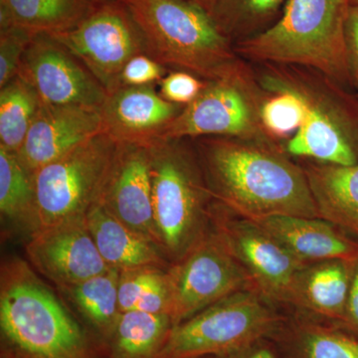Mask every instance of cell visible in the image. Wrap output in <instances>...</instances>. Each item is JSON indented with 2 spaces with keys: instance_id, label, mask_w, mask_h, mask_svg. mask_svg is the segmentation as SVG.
Instances as JSON below:
<instances>
[{
  "instance_id": "8fae6325",
  "label": "cell",
  "mask_w": 358,
  "mask_h": 358,
  "mask_svg": "<svg viewBox=\"0 0 358 358\" xmlns=\"http://www.w3.org/2000/svg\"><path fill=\"white\" fill-rule=\"evenodd\" d=\"M17 75L34 89L42 105L101 109L108 95L88 68L49 34L35 35Z\"/></svg>"
},
{
  "instance_id": "2e32d148",
  "label": "cell",
  "mask_w": 358,
  "mask_h": 358,
  "mask_svg": "<svg viewBox=\"0 0 358 358\" xmlns=\"http://www.w3.org/2000/svg\"><path fill=\"white\" fill-rule=\"evenodd\" d=\"M102 131L98 108L42 105L17 155L34 173Z\"/></svg>"
},
{
  "instance_id": "d6986e66",
  "label": "cell",
  "mask_w": 358,
  "mask_h": 358,
  "mask_svg": "<svg viewBox=\"0 0 358 358\" xmlns=\"http://www.w3.org/2000/svg\"><path fill=\"white\" fill-rule=\"evenodd\" d=\"M86 222L96 248L110 268L120 271L171 268V264L157 244L129 229L100 204L90 209Z\"/></svg>"
},
{
  "instance_id": "6da1fadb",
  "label": "cell",
  "mask_w": 358,
  "mask_h": 358,
  "mask_svg": "<svg viewBox=\"0 0 358 358\" xmlns=\"http://www.w3.org/2000/svg\"><path fill=\"white\" fill-rule=\"evenodd\" d=\"M196 152L214 200L240 217L322 218L305 171L240 138H200Z\"/></svg>"
},
{
  "instance_id": "3957f363",
  "label": "cell",
  "mask_w": 358,
  "mask_h": 358,
  "mask_svg": "<svg viewBox=\"0 0 358 358\" xmlns=\"http://www.w3.org/2000/svg\"><path fill=\"white\" fill-rule=\"evenodd\" d=\"M186 140L159 138L148 145L157 245L171 265L212 228V196L196 150Z\"/></svg>"
},
{
  "instance_id": "4316f807",
  "label": "cell",
  "mask_w": 358,
  "mask_h": 358,
  "mask_svg": "<svg viewBox=\"0 0 358 358\" xmlns=\"http://www.w3.org/2000/svg\"><path fill=\"white\" fill-rule=\"evenodd\" d=\"M167 270L143 267L121 271L119 280L121 313L138 310L169 315L171 286Z\"/></svg>"
},
{
  "instance_id": "ab89813d",
  "label": "cell",
  "mask_w": 358,
  "mask_h": 358,
  "mask_svg": "<svg viewBox=\"0 0 358 358\" xmlns=\"http://www.w3.org/2000/svg\"><path fill=\"white\" fill-rule=\"evenodd\" d=\"M352 1L357 2L358 3V0H352Z\"/></svg>"
},
{
  "instance_id": "ffe728a7",
  "label": "cell",
  "mask_w": 358,
  "mask_h": 358,
  "mask_svg": "<svg viewBox=\"0 0 358 358\" xmlns=\"http://www.w3.org/2000/svg\"><path fill=\"white\" fill-rule=\"evenodd\" d=\"M287 152L294 157H308L322 164L353 166L358 164L352 133L343 121L315 105L308 98L303 126L289 138Z\"/></svg>"
},
{
  "instance_id": "f35d334b",
  "label": "cell",
  "mask_w": 358,
  "mask_h": 358,
  "mask_svg": "<svg viewBox=\"0 0 358 358\" xmlns=\"http://www.w3.org/2000/svg\"><path fill=\"white\" fill-rule=\"evenodd\" d=\"M1 358H6V357H4L3 355H1Z\"/></svg>"
},
{
  "instance_id": "277c9868",
  "label": "cell",
  "mask_w": 358,
  "mask_h": 358,
  "mask_svg": "<svg viewBox=\"0 0 358 358\" xmlns=\"http://www.w3.org/2000/svg\"><path fill=\"white\" fill-rule=\"evenodd\" d=\"M140 27L147 53L171 69L205 81L237 70L232 42L210 13L188 0H122Z\"/></svg>"
},
{
  "instance_id": "f546056e",
  "label": "cell",
  "mask_w": 358,
  "mask_h": 358,
  "mask_svg": "<svg viewBox=\"0 0 358 358\" xmlns=\"http://www.w3.org/2000/svg\"><path fill=\"white\" fill-rule=\"evenodd\" d=\"M294 336L298 358H358V339L333 327L303 322Z\"/></svg>"
},
{
  "instance_id": "8992f818",
  "label": "cell",
  "mask_w": 358,
  "mask_h": 358,
  "mask_svg": "<svg viewBox=\"0 0 358 358\" xmlns=\"http://www.w3.org/2000/svg\"><path fill=\"white\" fill-rule=\"evenodd\" d=\"M257 289L238 292L171 327L157 358H201L243 350L275 334L282 317Z\"/></svg>"
},
{
  "instance_id": "d6a6232c",
  "label": "cell",
  "mask_w": 358,
  "mask_h": 358,
  "mask_svg": "<svg viewBox=\"0 0 358 358\" xmlns=\"http://www.w3.org/2000/svg\"><path fill=\"white\" fill-rule=\"evenodd\" d=\"M169 71V68L148 54H138L122 68L120 87L157 86Z\"/></svg>"
},
{
  "instance_id": "f1b7e54d",
  "label": "cell",
  "mask_w": 358,
  "mask_h": 358,
  "mask_svg": "<svg viewBox=\"0 0 358 358\" xmlns=\"http://www.w3.org/2000/svg\"><path fill=\"white\" fill-rule=\"evenodd\" d=\"M270 81V88L277 95L261 107V124L277 138H287L303 126L307 115L308 96L282 82L275 79Z\"/></svg>"
},
{
  "instance_id": "ac0fdd59",
  "label": "cell",
  "mask_w": 358,
  "mask_h": 358,
  "mask_svg": "<svg viewBox=\"0 0 358 358\" xmlns=\"http://www.w3.org/2000/svg\"><path fill=\"white\" fill-rule=\"evenodd\" d=\"M357 262L327 260L307 264L296 278L292 305L343 326Z\"/></svg>"
},
{
  "instance_id": "603a6c76",
  "label": "cell",
  "mask_w": 358,
  "mask_h": 358,
  "mask_svg": "<svg viewBox=\"0 0 358 358\" xmlns=\"http://www.w3.org/2000/svg\"><path fill=\"white\" fill-rule=\"evenodd\" d=\"M173 327L166 313H121L107 341L110 358H157Z\"/></svg>"
},
{
  "instance_id": "cb8c5ba5",
  "label": "cell",
  "mask_w": 358,
  "mask_h": 358,
  "mask_svg": "<svg viewBox=\"0 0 358 358\" xmlns=\"http://www.w3.org/2000/svg\"><path fill=\"white\" fill-rule=\"evenodd\" d=\"M120 273L121 271L110 268L103 274L60 289L106 343L121 315Z\"/></svg>"
},
{
  "instance_id": "52a82bcc",
  "label": "cell",
  "mask_w": 358,
  "mask_h": 358,
  "mask_svg": "<svg viewBox=\"0 0 358 358\" xmlns=\"http://www.w3.org/2000/svg\"><path fill=\"white\" fill-rule=\"evenodd\" d=\"M115 148L117 143L102 131L32 173L35 231L86 217L98 202Z\"/></svg>"
},
{
  "instance_id": "30bf717a",
  "label": "cell",
  "mask_w": 358,
  "mask_h": 358,
  "mask_svg": "<svg viewBox=\"0 0 358 358\" xmlns=\"http://www.w3.org/2000/svg\"><path fill=\"white\" fill-rule=\"evenodd\" d=\"M234 214V213H233ZM212 228L270 301L291 303L296 278L308 263L294 256L255 221L213 206Z\"/></svg>"
},
{
  "instance_id": "836d02e7",
  "label": "cell",
  "mask_w": 358,
  "mask_h": 358,
  "mask_svg": "<svg viewBox=\"0 0 358 358\" xmlns=\"http://www.w3.org/2000/svg\"><path fill=\"white\" fill-rule=\"evenodd\" d=\"M346 50L350 73L358 83V3L352 1L345 25Z\"/></svg>"
},
{
  "instance_id": "74e56055",
  "label": "cell",
  "mask_w": 358,
  "mask_h": 358,
  "mask_svg": "<svg viewBox=\"0 0 358 358\" xmlns=\"http://www.w3.org/2000/svg\"><path fill=\"white\" fill-rule=\"evenodd\" d=\"M1 355H3L4 357H6V358H26L22 357V355H18V353L13 352V350H11L10 348H6H6H4V350H2Z\"/></svg>"
},
{
  "instance_id": "44dd1931",
  "label": "cell",
  "mask_w": 358,
  "mask_h": 358,
  "mask_svg": "<svg viewBox=\"0 0 358 358\" xmlns=\"http://www.w3.org/2000/svg\"><path fill=\"white\" fill-rule=\"evenodd\" d=\"M320 217L358 238V164L303 169Z\"/></svg>"
},
{
  "instance_id": "4fadbf2b",
  "label": "cell",
  "mask_w": 358,
  "mask_h": 358,
  "mask_svg": "<svg viewBox=\"0 0 358 358\" xmlns=\"http://www.w3.org/2000/svg\"><path fill=\"white\" fill-rule=\"evenodd\" d=\"M32 267L59 289L110 270L90 233L86 217L35 231L26 245Z\"/></svg>"
},
{
  "instance_id": "7402d4cb",
  "label": "cell",
  "mask_w": 358,
  "mask_h": 358,
  "mask_svg": "<svg viewBox=\"0 0 358 358\" xmlns=\"http://www.w3.org/2000/svg\"><path fill=\"white\" fill-rule=\"evenodd\" d=\"M102 2L103 0H0V29L18 26L35 34L49 35L69 31Z\"/></svg>"
},
{
  "instance_id": "1f68e13d",
  "label": "cell",
  "mask_w": 358,
  "mask_h": 358,
  "mask_svg": "<svg viewBox=\"0 0 358 358\" xmlns=\"http://www.w3.org/2000/svg\"><path fill=\"white\" fill-rule=\"evenodd\" d=\"M186 71L176 70L169 72L157 85V91L167 102L176 105H189L200 95L207 81Z\"/></svg>"
},
{
  "instance_id": "484cf974",
  "label": "cell",
  "mask_w": 358,
  "mask_h": 358,
  "mask_svg": "<svg viewBox=\"0 0 358 358\" xmlns=\"http://www.w3.org/2000/svg\"><path fill=\"white\" fill-rule=\"evenodd\" d=\"M42 103L20 76L0 88V147L20 152Z\"/></svg>"
},
{
  "instance_id": "d4e9b609",
  "label": "cell",
  "mask_w": 358,
  "mask_h": 358,
  "mask_svg": "<svg viewBox=\"0 0 358 358\" xmlns=\"http://www.w3.org/2000/svg\"><path fill=\"white\" fill-rule=\"evenodd\" d=\"M0 213L31 235L36 230V195L33 174L16 152L0 147Z\"/></svg>"
},
{
  "instance_id": "5bb4252c",
  "label": "cell",
  "mask_w": 358,
  "mask_h": 358,
  "mask_svg": "<svg viewBox=\"0 0 358 358\" xmlns=\"http://www.w3.org/2000/svg\"><path fill=\"white\" fill-rule=\"evenodd\" d=\"M96 203L136 234L157 245L147 145L117 143Z\"/></svg>"
},
{
  "instance_id": "9c48e42d",
  "label": "cell",
  "mask_w": 358,
  "mask_h": 358,
  "mask_svg": "<svg viewBox=\"0 0 358 358\" xmlns=\"http://www.w3.org/2000/svg\"><path fill=\"white\" fill-rule=\"evenodd\" d=\"M51 36L88 68L107 94L120 88L129 59L147 53L140 27L122 0H106L76 27Z\"/></svg>"
},
{
  "instance_id": "7a4b0ae2",
  "label": "cell",
  "mask_w": 358,
  "mask_h": 358,
  "mask_svg": "<svg viewBox=\"0 0 358 358\" xmlns=\"http://www.w3.org/2000/svg\"><path fill=\"white\" fill-rule=\"evenodd\" d=\"M0 327L6 348L26 358H110L24 261L1 265Z\"/></svg>"
},
{
  "instance_id": "9a60e30c",
  "label": "cell",
  "mask_w": 358,
  "mask_h": 358,
  "mask_svg": "<svg viewBox=\"0 0 358 358\" xmlns=\"http://www.w3.org/2000/svg\"><path fill=\"white\" fill-rule=\"evenodd\" d=\"M183 108L167 102L155 86L120 87L101 107L103 133L117 143L148 147L164 138Z\"/></svg>"
},
{
  "instance_id": "4dcf8cb0",
  "label": "cell",
  "mask_w": 358,
  "mask_h": 358,
  "mask_svg": "<svg viewBox=\"0 0 358 358\" xmlns=\"http://www.w3.org/2000/svg\"><path fill=\"white\" fill-rule=\"evenodd\" d=\"M35 35L18 26L0 29V88L17 76L21 61Z\"/></svg>"
},
{
  "instance_id": "5b68a950",
  "label": "cell",
  "mask_w": 358,
  "mask_h": 358,
  "mask_svg": "<svg viewBox=\"0 0 358 358\" xmlns=\"http://www.w3.org/2000/svg\"><path fill=\"white\" fill-rule=\"evenodd\" d=\"M352 0H288L264 31L237 42L235 52L268 62L307 66L343 79L350 73L345 25Z\"/></svg>"
},
{
  "instance_id": "8d00e7d4",
  "label": "cell",
  "mask_w": 358,
  "mask_h": 358,
  "mask_svg": "<svg viewBox=\"0 0 358 358\" xmlns=\"http://www.w3.org/2000/svg\"><path fill=\"white\" fill-rule=\"evenodd\" d=\"M188 1L197 4V6L205 9L207 13L211 14L213 9L215 8L216 4L218 3L219 0H188Z\"/></svg>"
},
{
  "instance_id": "ba28073f",
  "label": "cell",
  "mask_w": 358,
  "mask_h": 358,
  "mask_svg": "<svg viewBox=\"0 0 358 358\" xmlns=\"http://www.w3.org/2000/svg\"><path fill=\"white\" fill-rule=\"evenodd\" d=\"M167 273L173 326L226 296L257 289L247 271L213 228L182 260L171 265Z\"/></svg>"
},
{
  "instance_id": "7c38bea8",
  "label": "cell",
  "mask_w": 358,
  "mask_h": 358,
  "mask_svg": "<svg viewBox=\"0 0 358 358\" xmlns=\"http://www.w3.org/2000/svg\"><path fill=\"white\" fill-rule=\"evenodd\" d=\"M255 106L245 88L243 75L234 72L207 81L200 95L185 106L164 138H252L258 131Z\"/></svg>"
},
{
  "instance_id": "d590c367",
  "label": "cell",
  "mask_w": 358,
  "mask_h": 358,
  "mask_svg": "<svg viewBox=\"0 0 358 358\" xmlns=\"http://www.w3.org/2000/svg\"><path fill=\"white\" fill-rule=\"evenodd\" d=\"M264 341H259V343H254L243 350H237V352L201 358H275L274 352L264 343Z\"/></svg>"
},
{
  "instance_id": "e0dca14e",
  "label": "cell",
  "mask_w": 358,
  "mask_h": 358,
  "mask_svg": "<svg viewBox=\"0 0 358 358\" xmlns=\"http://www.w3.org/2000/svg\"><path fill=\"white\" fill-rule=\"evenodd\" d=\"M255 222L303 262L358 261V241L324 219L273 216Z\"/></svg>"
},
{
  "instance_id": "60d3db41",
  "label": "cell",
  "mask_w": 358,
  "mask_h": 358,
  "mask_svg": "<svg viewBox=\"0 0 358 358\" xmlns=\"http://www.w3.org/2000/svg\"><path fill=\"white\" fill-rule=\"evenodd\" d=\"M103 1H105V0H103Z\"/></svg>"
},
{
  "instance_id": "e575fe53",
  "label": "cell",
  "mask_w": 358,
  "mask_h": 358,
  "mask_svg": "<svg viewBox=\"0 0 358 358\" xmlns=\"http://www.w3.org/2000/svg\"><path fill=\"white\" fill-rule=\"evenodd\" d=\"M343 327L358 334V261L353 272L352 286L348 296L346 317Z\"/></svg>"
},
{
  "instance_id": "83f0119b",
  "label": "cell",
  "mask_w": 358,
  "mask_h": 358,
  "mask_svg": "<svg viewBox=\"0 0 358 358\" xmlns=\"http://www.w3.org/2000/svg\"><path fill=\"white\" fill-rule=\"evenodd\" d=\"M288 0H219L211 15L233 41L264 31L281 15Z\"/></svg>"
}]
</instances>
